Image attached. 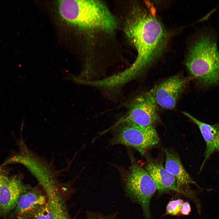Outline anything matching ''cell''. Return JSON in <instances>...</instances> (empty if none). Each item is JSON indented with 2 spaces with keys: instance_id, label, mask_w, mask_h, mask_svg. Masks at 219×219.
<instances>
[{
  "instance_id": "obj_12",
  "label": "cell",
  "mask_w": 219,
  "mask_h": 219,
  "mask_svg": "<svg viewBox=\"0 0 219 219\" xmlns=\"http://www.w3.org/2000/svg\"><path fill=\"white\" fill-rule=\"evenodd\" d=\"M47 201L46 196L39 190L30 189L19 196L15 208V213L20 216L45 204Z\"/></svg>"
},
{
  "instance_id": "obj_17",
  "label": "cell",
  "mask_w": 219,
  "mask_h": 219,
  "mask_svg": "<svg viewBox=\"0 0 219 219\" xmlns=\"http://www.w3.org/2000/svg\"><path fill=\"white\" fill-rule=\"evenodd\" d=\"M18 219H23L22 218H21L20 217H19Z\"/></svg>"
},
{
  "instance_id": "obj_13",
  "label": "cell",
  "mask_w": 219,
  "mask_h": 219,
  "mask_svg": "<svg viewBox=\"0 0 219 219\" xmlns=\"http://www.w3.org/2000/svg\"><path fill=\"white\" fill-rule=\"evenodd\" d=\"M23 219H64L47 201L44 204L19 216Z\"/></svg>"
},
{
  "instance_id": "obj_3",
  "label": "cell",
  "mask_w": 219,
  "mask_h": 219,
  "mask_svg": "<svg viewBox=\"0 0 219 219\" xmlns=\"http://www.w3.org/2000/svg\"><path fill=\"white\" fill-rule=\"evenodd\" d=\"M59 8L64 19L81 27L110 31L116 26L114 17L99 1L60 0Z\"/></svg>"
},
{
  "instance_id": "obj_1",
  "label": "cell",
  "mask_w": 219,
  "mask_h": 219,
  "mask_svg": "<svg viewBox=\"0 0 219 219\" xmlns=\"http://www.w3.org/2000/svg\"><path fill=\"white\" fill-rule=\"evenodd\" d=\"M127 34L137 52L131 65L117 73L116 78L125 84L139 76L161 55L168 34L160 21L145 10L136 12L126 28Z\"/></svg>"
},
{
  "instance_id": "obj_16",
  "label": "cell",
  "mask_w": 219,
  "mask_h": 219,
  "mask_svg": "<svg viewBox=\"0 0 219 219\" xmlns=\"http://www.w3.org/2000/svg\"><path fill=\"white\" fill-rule=\"evenodd\" d=\"M89 219H113L109 217H104L100 215H94L90 217Z\"/></svg>"
},
{
  "instance_id": "obj_6",
  "label": "cell",
  "mask_w": 219,
  "mask_h": 219,
  "mask_svg": "<svg viewBox=\"0 0 219 219\" xmlns=\"http://www.w3.org/2000/svg\"><path fill=\"white\" fill-rule=\"evenodd\" d=\"M158 106L149 91L132 99L127 104V111L121 120L144 129L155 128L159 116Z\"/></svg>"
},
{
  "instance_id": "obj_15",
  "label": "cell",
  "mask_w": 219,
  "mask_h": 219,
  "mask_svg": "<svg viewBox=\"0 0 219 219\" xmlns=\"http://www.w3.org/2000/svg\"><path fill=\"white\" fill-rule=\"evenodd\" d=\"M191 210V207L189 203L187 202L183 203L181 210V213L184 215H188Z\"/></svg>"
},
{
  "instance_id": "obj_11",
  "label": "cell",
  "mask_w": 219,
  "mask_h": 219,
  "mask_svg": "<svg viewBox=\"0 0 219 219\" xmlns=\"http://www.w3.org/2000/svg\"><path fill=\"white\" fill-rule=\"evenodd\" d=\"M164 151L165 155V168L176 178L178 187L182 190L181 188L184 186L195 184L177 155L173 151L166 150Z\"/></svg>"
},
{
  "instance_id": "obj_7",
  "label": "cell",
  "mask_w": 219,
  "mask_h": 219,
  "mask_svg": "<svg viewBox=\"0 0 219 219\" xmlns=\"http://www.w3.org/2000/svg\"><path fill=\"white\" fill-rule=\"evenodd\" d=\"M30 189L19 177L9 176L0 169V217L14 209L21 195Z\"/></svg>"
},
{
  "instance_id": "obj_9",
  "label": "cell",
  "mask_w": 219,
  "mask_h": 219,
  "mask_svg": "<svg viewBox=\"0 0 219 219\" xmlns=\"http://www.w3.org/2000/svg\"><path fill=\"white\" fill-rule=\"evenodd\" d=\"M145 169L155 182L159 193L174 191L186 193L178 187L175 177L166 169L161 162L155 161H149L145 165Z\"/></svg>"
},
{
  "instance_id": "obj_14",
  "label": "cell",
  "mask_w": 219,
  "mask_h": 219,
  "mask_svg": "<svg viewBox=\"0 0 219 219\" xmlns=\"http://www.w3.org/2000/svg\"><path fill=\"white\" fill-rule=\"evenodd\" d=\"M183 201L178 199L170 201L166 207V214L172 215H176L180 212Z\"/></svg>"
},
{
  "instance_id": "obj_8",
  "label": "cell",
  "mask_w": 219,
  "mask_h": 219,
  "mask_svg": "<svg viewBox=\"0 0 219 219\" xmlns=\"http://www.w3.org/2000/svg\"><path fill=\"white\" fill-rule=\"evenodd\" d=\"M187 80L180 75L172 76L155 85L149 91L158 106L166 109L174 108Z\"/></svg>"
},
{
  "instance_id": "obj_5",
  "label": "cell",
  "mask_w": 219,
  "mask_h": 219,
  "mask_svg": "<svg viewBox=\"0 0 219 219\" xmlns=\"http://www.w3.org/2000/svg\"><path fill=\"white\" fill-rule=\"evenodd\" d=\"M114 131L111 144L132 147L142 155L159 141L155 128L143 129L121 119L115 126Z\"/></svg>"
},
{
  "instance_id": "obj_10",
  "label": "cell",
  "mask_w": 219,
  "mask_h": 219,
  "mask_svg": "<svg viewBox=\"0 0 219 219\" xmlns=\"http://www.w3.org/2000/svg\"><path fill=\"white\" fill-rule=\"evenodd\" d=\"M182 113L197 125L206 143L204 158L200 172L211 155L216 152H219V122L211 125L199 120L186 112H183Z\"/></svg>"
},
{
  "instance_id": "obj_2",
  "label": "cell",
  "mask_w": 219,
  "mask_h": 219,
  "mask_svg": "<svg viewBox=\"0 0 219 219\" xmlns=\"http://www.w3.org/2000/svg\"><path fill=\"white\" fill-rule=\"evenodd\" d=\"M186 65L192 78L203 85H219V52L211 33L202 34L193 44Z\"/></svg>"
},
{
  "instance_id": "obj_4",
  "label": "cell",
  "mask_w": 219,
  "mask_h": 219,
  "mask_svg": "<svg viewBox=\"0 0 219 219\" xmlns=\"http://www.w3.org/2000/svg\"><path fill=\"white\" fill-rule=\"evenodd\" d=\"M130 171L125 179L127 194L141 206L145 219H153L150 210L151 199L157 189L156 184L149 174L131 157Z\"/></svg>"
}]
</instances>
